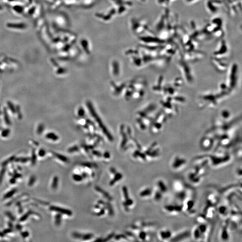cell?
Returning <instances> with one entry per match:
<instances>
[{
    "instance_id": "1",
    "label": "cell",
    "mask_w": 242,
    "mask_h": 242,
    "mask_svg": "<svg viewBox=\"0 0 242 242\" xmlns=\"http://www.w3.org/2000/svg\"><path fill=\"white\" fill-rule=\"evenodd\" d=\"M195 158H205L208 161L209 166L214 168L226 166L231 162L232 157L230 152L225 151H220L219 152L211 154H205L196 157Z\"/></svg>"
},
{
    "instance_id": "2",
    "label": "cell",
    "mask_w": 242,
    "mask_h": 242,
    "mask_svg": "<svg viewBox=\"0 0 242 242\" xmlns=\"http://www.w3.org/2000/svg\"><path fill=\"white\" fill-rule=\"evenodd\" d=\"M223 101L216 92L208 91L199 96L197 104L200 109L214 108Z\"/></svg>"
},
{
    "instance_id": "3",
    "label": "cell",
    "mask_w": 242,
    "mask_h": 242,
    "mask_svg": "<svg viewBox=\"0 0 242 242\" xmlns=\"http://www.w3.org/2000/svg\"><path fill=\"white\" fill-rule=\"evenodd\" d=\"M172 188L176 198L180 203H183L187 198L193 195L192 190L181 180H174L172 182Z\"/></svg>"
},
{
    "instance_id": "4",
    "label": "cell",
    "mask_w": 242,
    "mask_h": 242,
    "mask_svg": "<svg viewBox=\"0 0 242 242\" xmlns=\"http://www.w3.org/2000/svg\"><path fill=\"white\" fill-rule=\"evenodd\" d=\"M177 68L181 75V77L184 83L187 85L192 84L194 81V76L192 68L189 65L188 62L186 61L182 57L181 52L180 57L176 62Z\"/></svg>"
},
{
    "instance_id": "5",
    "label": "cell",
    "mask_w": 242,
    "mask_h": 242,
    "mask_svg": "<svg viewBox=\"0 0 242 242\" xmlns=\"http://www.w3.org/2000/svg\"><path fill=\"white\" fill-rule=\"evenodd\" d=\"M227 72L226 80L225 82L229 89L234 92L238 84L239 78V68L236 63L234 62L229 65Z\"/></svg>"
},
{
    "instance_id": "6",
    "label": "cell",
    "mask_w": 242,
    "mask_h": 242,
    "mask_svg": "<svg viewBox=\"0 0 242 242\" xmlns=\"http://www.w3.org/2000/svg\"><path fill=\"white\" fill-rule=\"evenodd\" d=\"M168 118L167 116L162 110L156 113L150 125L152 133L154 134L160 133L167 123Z\"/></svg>"
},
{
    "instance_id": "7",
    "label": "cell",
    "mask_w": 242,
    "mask_h": 242,
    "mask_svg": "<svg viewBox=\"0 0 242 242\" xmlns=\"http://www.w3.org/2000/svg\"><path fill=\"white\" fill-rule=\"evenodd\" d=\"M160 101L161 110L168 117H173L178 113V105L172 102L166 96H163Z\"/></svg>"
},
{
    "instance_id": "8",
    "label": "cell",
    "mask_w": 242,
    "mask_h": 242,
    "mask_svg": "<svg viewBox=\"0 0 242 242\" xmlns=\"http://www.w3.org/2000/svg\"><path fill=\"white\" fill-rule=\"evenodd\" d=\"M188 161L184 157L180 155L174 156L170 162V167L174 172L183 170L187 167Z\"/></svg>"
},
{
    "instance_id": "9",
    "label": "cell",
    "mask_w": 242,
    "mask_h": 242,
    "mask_svg": "<svg viewBox=\"0 0 242 242\" xmlns=\"http://www.w3.org/2000/svg\"><path fill=\"white\" fill-rule=\"evenodd\" d=\"M230 50L229 45L225 39H221L216 50L213 53V57L217 58L227 59Z\"/></svg>"
},
{
    "instance_id": "10",
    "label": "cell",
    "mask_w": 242,
    "mask_h": 242,
    "mask_svg": "<svg viewBox=\"0 0 242 242\" xmlns=\"http://www.w3.org/2000/svg\"><path fill=\"white\" fill-rule=\"evenodd\" d=\"M164 213L170 216H177L183 212V204L178 203H168L163 206Z\"/></svg>"
},
{
    "instance_id": "11",
    "label": "cell",
    "mask_w": 242,
    "mask_h": 242,
    "mask_svg": "<svg viewBox=\"0 0 242 242\" xmlns=\"http://www.w3.org/2000/svg\"><path fill=\"white\" fill-rule=\"evenodd\" d=\"M183 212L190 217H193L196 214V201L193 195L187 198L183 203Z\"/></svg>"
},
{
    "instance_id": "12",
    "label": "cell",
    "mask_w": 242,
    "mask_h": 242,
    "mask_svg": "<svg viewBox=\"0 0 242 242\" xmlns=\"http://www.w3.org/2000/svg\"><path fill=\"white\" fill-rule=\"evenodd\" d=\"M216 144V140L213 136L206 133L200 141V146L205 151H210L213 149Z\"/></svg>"
},
{
    "instance_id": "13",
    "label": "cell",
    "mask_w": 242,
    "mask_h": 242,
    "mask_svg": "<svg viewBox=\"0 0 242 242\" xmlns=\"http://www.w3.org/2000/svg\"><path fill=\"white\" fill-rule=\"evenodd\" d=\"M183 58L187 62H196L203 59L205 56L203 52L197 50L181 52Z\"/></svg>"
},
{
    "instance_id": "14",
    "label": "cell",
    "mask_w": 242,
    "mask_h": 242,
    "mask_svg": "<svg viewBox=\"0 0 242 242\" xmlns=\"http://www.w3.org/2000/svg\"><path fill=\"white\" fill-rule=\"evenodd\" d=\"M211 62L215 70L220 73L226 72L229 65L227 59L217 58L212 56Z\"/></svg>"
},
{
    "instance_id": "15",
    "label": "cell",
    "mask_w": 242,
    "mask_h": 242,
    "mask_svg": "<svg viewBox=\"0 0 242 242\" xmlns=\"http://www.w3.org/2000/svg\"><path fill=\"white\" fill-rule=\"evenodd\" d=\"M147 158L148 157L152 159H157L160 158L162 154L161 149L157 142H153L144 152Z\"/></svg>"
},
{
    "instance_id": "16",
    "label": "cell",
    "mask_w": 242,
    "mask_h": 242,
    "mask_svg": "<svg viewBox=\"0 0 242 242\" xmlns=\"http://www.w3.org/2000/svg\"><path fill=\"white\" fill-rule=\"evenodd\" d=\"M223 5V0H207L205 2L207 11L212 14L217 13Z\"/></svg>"
},
{
    "instance_id": "17",
    "label": "cell",
    "mask_w": 242,
    "mask_h": 242,
    "mask_svg": "<svg viewBox=\"0 0 242 242\" xmlns=\"http://www.w3.org/2000/svg\"><path fill=\"white\" fill-rule=\"evenodd\" d=\"M187 180L192 186H198L203 181L204 176L195 172L193 169L187 174Z\"/></svg>"
},
{
    "instance_id": "18",
    "label": "cell",
    "mask_w": 242,
    "mask_h": 242,
    "mask_svg": "<svg viewBox=\"0 0 242 242\" xmlns=\"http://www.w3.org/2000/svg\"><path fill=\"white\" fill-rule=\"evenodd\" d=\"M191 237V231L185 230L173 235L170 242H180L188 240Z\"/></svg>"
},
{
    "instance_id": "19",
    "label": "cell",
    "mask_w": 242,
    "mask_h": 242,
    "mask_svg": "<svg viewBox=\"0 0 242 242\" xmlns=\"http://www.w3.org/2000/svg\"><path fill=\"white\" fill-rule=\"evenodd\" d=\"M174 233L172 231L168 228L161 229L158 233V237L160 241L163 242L170 241L173 237Z\"/></svg>"
},
{
    "instance_id": "20",
    "label": "cell",
    "mask_w": 242,
    "mask_h": 242,
    "mask_svg": "<svg viewBox=\"0 0 242 242\" xmlns=\"http://www.w3.org/2000/svg\"><path fill=\"white\" fill-rule=\"evenodd\" d=\"M164 86L165 83L164 82V76L162 75H160L157 78L154 85L152 87V90L157 94H159L162 96Z\"/></svg>"
},
{
    "instance_id": "21",
    "label": "cell",
    "mask_w": 242,
    "mask_h": 242,
    "mask_svg": "<svg viewBox=\"0 0 242 242\" xmlns=\"http://www.w3.org/2000/svg\"><path fill=\"white\" fill-rule=\"evenodd\" d=\"M219 238L223 241H228L230 239V228L227 219L220 231Z\"/></svg>"
},
{
    "instance_id": "22",
    "label": "cell",
    "mask_w": 242,
    "mask_h": 242,
    "mask_svg": "<svg viewBox=\"0 0 242 242\" xmlns=\"http://www.w3.org/2000/svg\"><path fill=\"white\" fill-rule=\"evenodd\" d=\"M156 187L161 191L164 196L169 193V187L167 182L164 179L160 178L156 182Z\"/></svg>"
},
{
    "instance_id": "23",
    "label": "cell",
    "mask_w": 242,
    "mask_h": 242,
    "mask_svg": "<svg viewBox=\"0 0 242 242\" xmlns=\"http://www.w3.org/2000/svg\"><path fill=\"white\" fill-rule=\"evenodd\" d=\"M217 210L219 215L223 218L226 219L230 217L231 210L228 205L223 204L220 205L218 208Z\"/></svg>"
},
{
    "instance_id": "24",
    "label": "cell",
    "mask_w": 242,
    "mask_h": 242,
    "mask_svg": "<svg viewBox=\"0 0 242 242\" xmlns=\"http://www.w3.org/2000/svg\"><path fill=\"white\" fill-rule=\"evenodd\" d=\"M218 197L215 193H210L207 196V205L215 206L218 202Z\"/></svg>"
},
{
    "instance_id": "25",
    "label": "cell",
    "mask_w": 242,
    "mask_h": 242,
    "mask_svg": "<svg viewBox=\"0 0 242 242\" xmlns=\"http://www.w3.org/2000/svg\"><path fill=\"white\" fill-rule=\"evenodd\" d=\"M191 237L194 240L196 241H202V236L198 225L195 226L191 231Z\"/></svg>"
},
{
    "instance_id": "26",
    "label": "cell",
    "mask_w": 242,
    "mask_h": 242,
    "mask_svg": "<svg viewBox=\"0 0 242 242\" xmlns=\"http://www.w3.org/2000/svg\"><path fill=\"white\" fill-rule=\"evenodd\" d=\"M50 210L52 211L57 212L58 213L61 214H64V215H68V216H70L72 215V212L71 211L65 208H62L58 207L55 206H52L50 208Z\"/></svg>"
},
{
    "instance_id": "27",
    "label": "cell",
    "mask_w": 242,
    "mask_h": 242,
    "mask_svg": "<svg viewBox=\"0 0 242 242\" xmlns=\"http://www.w3.org/2000/svg\"><path fill=\"white\" fill-rule=\"evenodd\" d=\"M164 196V195L156 187L154 190L153 189L152 197H153L154 200L157 203L161 202L163 200Z\"/></svg>"
},
{
    "instance_id": "28",
    "label": "cell",
    "mask_w": 242,
    "mask_h": 242,
    "mask_svg": "<svg viewBox=\"0 0 242 242\" xmlns=\"http://www.w3.org/2000/svg\"><path fill=\"white\" fill-rule=\"evenodd\" d=\"M219 118L223 120H229L231 118V113L227 109H223L220 113Z\"/></svg>"
},
{
    "instance_id": "29",
    "label": "cell",
    "mask_w": 242,
    "mask_h": 242,
    "mask_svg": "<svg viewBox=\"0 0 242 242\" xmlns=\"http://www.w3.org/2000/svg\"><path fill=\"white\" fill-rule=\"evenodd\" d=\"M176 0H156L157 5L162 7L167 8L169 6L172 5Z\"/></svg>"
},
{
    "instance_id": "30",
    "label": "cell",
    "mask_w": 242,
    "mask_h": 242,
    "mask_svg": "<svg viewBox=\"0 0 242 242\" xmlns=\"http://www.w3.org/2000/svg\"><path fill=\"white\" fill-rule=\"evenodd\" d=\"M184 83L183 80L181 77H177L175 78L174 80L171 83V84L176 88L179 90L180 88H181Z\"/></svg>"
},
{
    "instance_id": "31",
    "label": "cell",
    "mask_w": 242,
    "mask_h": 242,
    "mask_svg": "<svg viewBox=\"0 0 242 242\" xmlns=\"http://www.w3.org/2000/svg\"><path fill=\"white\" fill-rule=\"evenodd\" d=\"M95 190H96V191H97V192L102 194L103 196H104L106 198L108 201H111L113 200L112 197H111V196L107 192L103 190V189H102L100 187H99V186H96V187H95Z\"/></svg>"
},
{
    "instance_id": "32",
    "label": "cell",
    "mask_w": 242,
    "mask_h": 242,
    "mask_svg": "<svg viewBox=\"0 0 242 242\" xmlns=\"http://www.w3.org/2000/svg\"><path fill=\"white\" fill-rule=\"evenodd\" d=\"M153 189L151 187H147L141 191L139 193V195L141 197H149L152 196Z\"/></svg>"
},
{
    "instance_id": "33",
    "label": "cell",
    "mask_w": 242,
    "mask_h": 242,
    "mask_svg": "<svg viewBox=\"0 0 242 242\" xmlns=\"http://www.w3.org/2000/svg\"><path fill=\"white\" fill-rule=\"evenodd\" d=\"M122 178H123V175L121 173H116L115 174L113 179L109 182V185L111 186H113L117 182L121 180Z\"/></svg>"
},
{
    "instance_id": "34",
    "label": "cell",
    "mask_w": 242,
    "mask_h": 242,
    "mask_svg": "<svg viewBox=\"0 0 242 242\" xmlns=\"http://www.w3.org/2000/svg\"><path fill=\"white\" fill-rule=\"evenodd\" d=\"M104 206H106V207L108 211V214L111 216H113L114 215V211L111 204L108 202H106Z\"/></svg>"
},
{
    "instance_id": "35",
    "label": "cell",
    "mask_w": 242,
    "mask_h": 242,
    "mask_svg": "<svg viewBox=\"0 0 242 242\" xmlns=\"http://www.w3.org/2000/svg\"><path fill=\"white\" fill-rule=\"evenodd\" d=\"M133 201L131 199H128L126 200V201H124L123 203V205H124V207L125 208V210H126V211H129V208H128V207L129 206L131 205H133Z\"/></svg>"
},
{
    "instance_id": "36",
    "label": "cell",
    "mask_w": 242,
    "mask_h": 242,
    "mask_svg": "<svg viewBox=\"0 0 242 242\" xmlns=\"http://www.w3.org/2000/svg\"><path fill=\"white\" fill-rule=\"evenodd\" d=\"M53 154L57 158H58L59 160L62 161V162H67L69 160L68 157H65L64 156L62 155L57 153H53Z\"/></svg>"
},
{
    "instance_id": "37",
    "label": "cell",
    "mask_w": 242,
    "mask_h": 242,
    "mask_svg": "<svg viewBox=\"0 0 242 242\" xmlns=\"http://www.w3.org/2000/svg\"><path fill=\"white\" fill-rule=\"evenodd\" d=\"M58 178L57 176H55L53 178L52 182V188L53 190H56L58 187Z\"/></svg>"
},
{
    "instance_id": "38",
    "label": "cell",
    "mask_w": 242,
    "mask_h": 242,
    "mask_svg": "<svg viewBox=\"0 0 242 242\" xmlns=\"http://www.w3.org/2000/svg\"><path fill=\"white\" fill-rule=\"evenodd\" d=\"M55 224L57 226H59L61 224L62 222V215L60 213L57 214L55 217Z\"/></svg>"
},
{
    "instance_id": "39",
    "label": "cell",
    "mask_w": 242,
    "mask_h": 242,
    "mask_svg": "<svg viewBox=\"0 0 242 242\" xmlns=\"http://www.w3.org/2000/svg\"><path fill=\"white\" fill-rule=\"evenodd\" d=\"M147 236H148L147 233L145 231H141L139 232V238L143 241H145L146 240Z\"/></svg>"
},
{
    "instance_id": "40",
    "label": "cell",
    "mask_w": 242,
    "mask_h": 242,
    "mask_svg": "<svg viewBox=\"0 0 242 242\" xmlns=\"http://www.w3.org/2000/svg\"><path fill=\"white\" fill-rule=\"evenodd\" d=\"M184 2H185V4L187 5H195L198 2H199L200 0H183Z\"/></svg>"
},
{
    "instance_id": "41",
    "label": "cell",
    "mask_w": 242,
    "mask_h": 242,
    "mask_svg": "<svg viewBox=\"0 0 242 242\" xmlns=\"http://www.w3.org/2000/svg\"><path fill=\"white\" fill-rule=\"evenodd\" d=\"M72 178L73 180L76 182H80L83 180L82 176L80 175L77 174H74L72 176Z\"/></svg>"
},
{
    "instance_id": "42",
    "label": "cell",
    "mask_w": 242,
    "mask_h": 242,
    "mask_svg": "<svg viewBox=\"0 0 242 242\" xmlns=\"http://www.w3.org/2000/svg\"><path fill=\"white\" fill-rule=\"evenodd\" d=\"M94 235L92 233H88V234H84L83 235L82 239L83 240H90L91 238L93 237Z\"/></svg>"
},
{
    "instance_id": "43",
    "label": "cell",
    "mask_w": 242,
    "mask_h": 242,
    "mask_svg": "<svg viewBox=\"0 0 242 242\" xmlns=\"http://www.w3.org/2000/svg\"><path fill=\"white\" fill-rule=\"evenodd\" d=\"M123 191L125 199L127 200L129 199V194H128V189H127V187H126V186H124V187H123Z\"/></svg>"
},
{
    "instance_id": "44",
    "label": "cell",
    "mask_w": 242,
    "mask_h": 242,
    "mask_svg": "<svg viewBox=\"0 0 242 242\" xmlns=\"http://www.w3.org/2000/svg\"><path fill=\"white\" fill-rule=\"evenodd\" d=\"M83 235V234L76 232H73L72 234L73 237L75 238H78V239H81V238H82Z\"/></svg>"
},
{
    "instance_id": "45",
    "label": "cell",
    "mask_w": 242,
    "mask_h": 242,
    "mask_svg": "<svg viewBox=\"0 0 242 242\" xmlns=\"http://www.w3.org/2000/svg\"><path fill=\"white\" fill-rule=\"evenodd\" d=\"M114 236H115L114 233H111V234L108 235L106 238L103 239V240H102V242H106V241H109V240H111V239H112V238H113V237Z\"/></svg>"
},
{
    "instance_id": "46",
    "label": "cell",
    "mask_w": 242,
    "mask_h": 242,
    "mask_svg": "<svg viewBox=\"0 0 242 242\" xmlns=\"http://www.w3.org/2000/svg\"><path fill=\"white\" fill-rule=\"evenodd\" d=\"M81 165L83 167H86L89 168H91L93 167V164H91L90 162H88L82 163Z\"/></svg>"
},
{
    "instance_id": "47",
    "label": "cell",
    "mask_w": 242,
    "mask_h": 242,
    "mask_svg": "<svg viewBox=\"0 0 242 242\" xmlns=\"http://www.w3.org/2000/svg\"><path fill=\"white\" fill-rule=\"evenodd\" d=\"M79 149L78 148V146H74V147H71V148H70L68 150V151L69 152H75L78 151H79Z\"/></svg>"
},
{
    "instance_id": "48",
    "label": "cell",
    "mask_w": 242,
    "mask_h": 242,
    "mask_svg": "<svg viewBox=\"0 0 242 242\" xmlns=\"http://www.w3.org/2000/svg\"><path fill=\"white\" fill-rule=\"evenodd\" d=\"M15 190H12V191H10L9 192L7 193L5 195V198H9V197H11V196H12V195H13L14 193H15Z\"/></svg>"
},
{
    "instance_id": "49",
    "label": "cell",
    "mask_w": 242,
    "mask_h": 242,
    "mask_svg": "<svg viewBox=\"0 0 242 242\" xmlns=\"http://www.w3.org/2000/svg\"><path fill=\"white\" fill-rule=\"evenodd\" d=\"M122 238L127 239V237L126 235H122H122H117L115 236V239L116 240H119Z\"/></svg>"
},
{
    "instance_id": "50",
    "label": "cell",
    "mask_w": 242,
    "mask_h": 242,
    "mask_svg": "<svg viewBox=\"0 0 242 242\" xmlns=\"http://www.w3.org/2000/svg\"><path fill=\"white\" fill-rule=\"evenodd\" d=\"M105 213V208H101V210L99 212L97 213H96V215L97 216H102V215H104V213Z\"/></svg>"
},
{
    "instance_id": "51",
    "label": "cell",
    "mask_w": 242,
    "mask_h": 242,
    "mask_svg": "<svg viewBox=\"0 0 242 242\" xmlns=\"http://www.w3.org/2000/svg\"><path fill=\"white\" fill-rule=\"evenodd\" d=\"M92 153H93V154L98 157H101L102 156V154H101L100 152L96 150L93 151H92Z\"/></svg>"
},
{
    "instance_id": "52",
    "label": "cell",
    "mask_w": 242,
    "mask_h": 242,
    "mask_svg": "<svg viewBox=\"0 0 242 242\" xmlns=\"http://www.w3.org/2000/svg\"><path fill=\"white\" fill-rule=\"evenodd\" d=\"M236 174L238 176V178H241L242 177V169L241 167L240 168H238L236 170Z\"/></svg>"
},
{
    "instance_id": "53",
    "label": "cell",
    "mask_w": 242,
    "mask_h": 242,
    "mask_svg": "<svg viewBox=\"0 0 242 242\" xmlns=\"http://www.w3.org/2000/svg\"><path fill=\"white\" fill-rule=\"evenodd\" d=\"M35 181H36V178H35V177H31V179L29 180V183H28V184H29V185H30V186H32L33 183H35Z\"/></svg>"
},
{
    "instance_id": "54",
    "label": "cell",
    "mask_w": 242,
    "mask_h": 242,
    "mask_svg": "<svg viewBox=\"0 0 242 242\" xmlns=\"http://www.w3.org/2000/svg\"><path fill=\"white\" fill-rule=\"evenodd\" d=\"M103 157H104L105 158H110V157H111V155H110V153H109V152H105V153H104V154H103Z\"/></svg>"
},
{
    "instance_id": "55",
    "label": "cell",
    "mask_w": 242,
    "mask_h": 242,
    "mask_svg": "<svg viewBox=\"0 0 242 242\" xmlns=\"http://www.w3.org/2000/svg\"><path fill=\"white\" fill-rule=\"evenodd\" d=\"M126 235H127V236H129L133 237H135V235H134L133 233L131 232H129V231L126 232Z\"/></svg>"
},
{
    "instance_id": "56",
    "label": "cell",
    "mask_w": 242,
    "mask_h": 242,
    "mask_svg": "<svg viewBox=\"0 0 242 242\" xmlns=\"http://www.w3.org/2000/svg\"><path fill=\"white\" fill-rule=\"evenodd\" d=\"M110 171H111V173L113 174H115L116 173V169L113 167H111L110 168Z\"/></svg>"
},
{
    "instance_id": "57",
    "label": "cell",
    "mask_w": 242,
    "mask_h": 242,
    "mask_svg": "<svg viewBox=\"0 0 242 242\" xmlns=\"http://www.w3.org/2000/svg\"><path fill=\"white\" fill-rule=\"evenodd\" d=\"M98 204H100V205H105V204H106V202H105V201H103V200H98Z\"/></svg>"
},
{
    "instance_id": "58",
    "label": "cell",
    "mask_w": 242,
    "mask_h": 242,
    "mask_svg": "<svg viewBox=\"0 0 242 242\" xmlns=\"http://www.w3.org/2000/svg\"><path fill=\"white\" fill-rule=\"evenodd\" d=\"M82 176L83 178H87V176H88V174H87L86 173H83Z\"/></svg>"
},
{
    "instance_id": "59",
    "label": "cell",
    "mask_w": 242,
    "mask_h": 242,
    "mask_svg": "<svg viewBox=\"0 0 242 242\" xmlns=\"http://www.w3.org/2000/svg\"><path fill=\"white\" fill-rule=\"evenodd\" d=\"M102 240H103V239L101 238H98L96 239L95 242H102Z\"/></svg>"
},
{
    "instance_id": "60",
    "label": "cell",
    "mask_w": 242,
    "mask_h": 242,
    "mask_svg": "<svg viewBox=\"0 0 242 242\" xmlns=\"http://www.w3.org/2000/svg\"><path fill=\"white\" fill-rule=\"evenodd\" d=\"M95 208H96V209H99V208H100V205H99V204H98V205H96L95 206Z\"/></svg>"
}]
</instances>
